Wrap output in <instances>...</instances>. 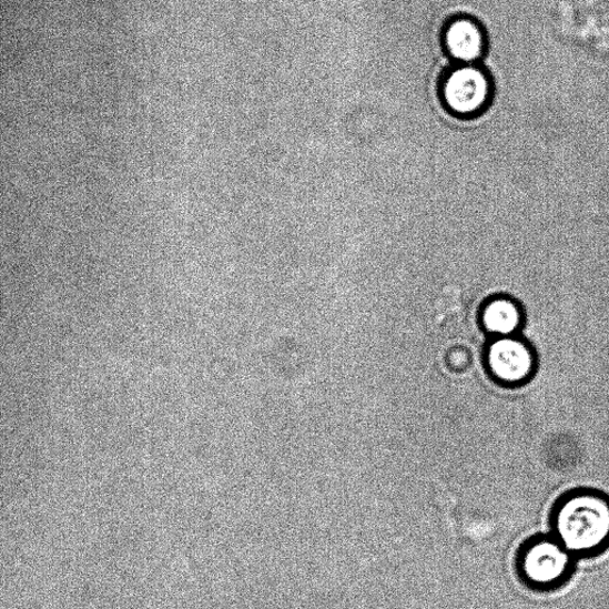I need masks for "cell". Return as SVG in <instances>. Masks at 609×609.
<instances>
[{
    "instance_id": "obj_1",
    "label": "cell",
    "mask_w": 609,
    "mask_h": 609,
    "mask_svg": "<svg viewBox=\"0 0 609 609\" xmlns=\"http://www.w3.org/2000/svg\"><path fill=\"white\" fill-rule=\"evenodd\" d=\"M554 537L575 557L596 556L609 547V497L595 489L571 490L552 512Z\"/></svg>"
},
{
    "instance_id": "obj_2",
    "label": "cell",
    "mask_w": 609,
    "mask_h": 609,
    "mask_svg": "<svg viewBox=\"0 0 609 609\" xmlns=\"http://www.w3.org/2000/svg\"><path fill=\"white\" fill-rule=\"evenodd\" d=\"M574 558L556 537H536L519 551L518 572L531 588L556 589L570 578Z\"/></svg>"
},
{
    "instance_id": "obj_3",
    "label": "cell",
    "mask_w": 609,
    "mask_h": 609,
    "mask_svg": "<svg viewBox=\"0 0 609 609\" xmlns=\"http://www.w3.org/2000/svg\"><path fill=\"white\" fill-rule=\"evenodd\" d=\"M444 104L460 118H474L491 102L493 82L476 63H457L444 75L440 89Z\"/></svg>"
},
{
    "instance_id": "obj_4",
    "label": "cell",
    "mask_w": 609,
    "mask_h": 609,
    "mask_svg": "<svg viewBox=\"0 0 609 609\" xmlns=\"http://www.w3.org/2000/svg\"><path fill=\"white\" fill-rule=\"evenodd\" d=\"M487 365L500 384L520 387L536 376L538 355L534 345L520 335L496 337L487 351Z\"/></svg>"
},
{
    "instance_id": "obj_5",
    "label": "cell",
    "mask_w": 609,
    "mask_h": 609,
    "mask_svg": "<svg viewBox=\"0 0 609 609\" xmlns=\"http://www.w3.org/2000/svg\"><path fill=\"white\" fill-rule=\"evenodd\" d=\"M447 53L457 63H476L485 55L487 40L483 27L471 19L451 21L443 32Z\"/></svg>"
},
{
    "instance_id": "obj_6",
    "label": "cell",
    "mask_w": 609,
    "mask_h": 609,
    "mask_svg": "<svg viewBox=\"0 0 609 609\" xmlns=\"http://www.w3.org/2000/svg\"><path fill=\"white\" fill-rule=\"evenodd\" d=\"M483 323L494 337L519 335L525 324V311L519 302L509 296H497L483 311Z\"/></svg>"
}]
</instances>
